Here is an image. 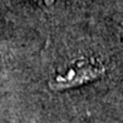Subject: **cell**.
Masks as SVG:
<instances>
[{
    "label": "cell",
    "mask_w": 123,
    "mask_h": 123,
    "mask_svg": "<svg viewBox=\"0 0 123 123\" xmlns=\"http://www.w3.org/2000/svg\"><path fill=\"white\" fill-rule=\"evenodd\" d=\"M105 73L102 64L94 60L79 59L69 65L64 74H57L49 82V87L54 92H62L65 89L84 86L87 83L99 79Z\"/></svg>",
    "instance_id": "cell-1"
},
{
    "label": "cell",
    "mask_w": 123,
    "mask_h": 123,
    "mask_svg": "<svg viewBox=\"0 0 123 123\" xmlns=\"http://www.w3.org/2000/svg\"><path fill=\"white\" fill-rule=\"evenodd\" d=\"M37 1H43V3H45V4H50V3L55 1V0H37Z\"/></svg>",
    "instance_id": "cell-2"
}]
</instances>
